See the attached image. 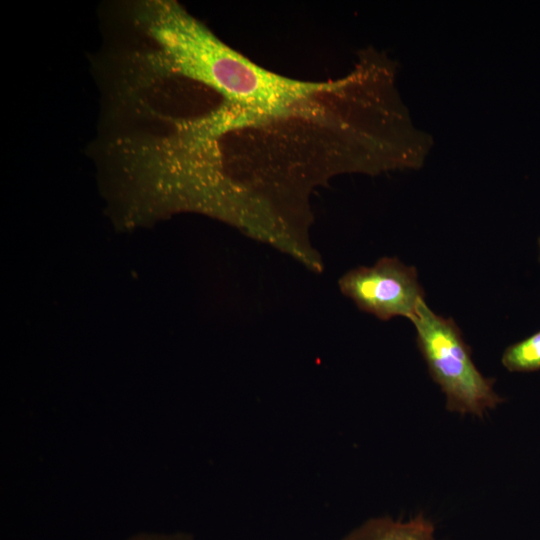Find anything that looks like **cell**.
I'll use <instances>...</instances> for the list:
<instances>
[{"label":"cell","mask_w":540,"mask_h":540,"mask_svg":"<svg viewBox=\"0 0 540 540\" xmlns=\"http://www.w3.org/2000/svg\"><path fill=\"white\" fill-rule=\"evenodd\" d=\"M341 540H437L432 521L422 513L403 521L390 517L372 518Z\"/></svg>","instance_id":"cell-4"},{"label":"cell","mask_w":540,"mask_h":540,"mask_svg":"<svg viewBox=\"0 0 540 540\" xmlns=\"http://www.w3.org/2000/svg\"><path fill=\"white\" fill-rule=\"evenodd\" d=\"M538 243H539V248H540V238H539V240H538Z\"/></svg>","instance_id":"cell-7"},{"label":"cell","mask_w":540,"mask_h":540,"mask_svg":"<svg viewBox=\"0 0 540 540\" xmlns=\"http://www.w3.org/2000/svg\"><path fill=\"white\" fill-rule=\"evenodd\" d=\"M410 321L417 347L430 377L445 395L448 411L483 418L504 401L494 389L495 379L476 367L471 348L452 318L436 314L423 299Z\"/></svg>","instance_id":"cell-2"},{"label":"cell","mask_w":540,"mask_h":540,"mask_svg":"<svg viewBox=\"0 0 540 540\" xmlns=\"http://www.w3.org/2000/svg\"><path fill=\"white\" fill-rule=\"evenodd\" d=\"M502 365L510 372L540 370V330L508 346L502 354Z\"/></svg>","instance_id":"cell-5"},{"label":"cell","mask_w":540,"mask_h":540,"mask_svg":"<svg viewBox=\"0 0 540 540\" xmlns=\"http://www.w3.org/2000/svg\"><path fill=\"white\" fill-rule=\"evenodd\" d=\"M339 287L360 310L384 321L397 316L411 320L425 295L416 268L395 257L349 270Z\"/></svg>","instance_id":"cell-3"},{"label":"cell","mask_w":540,"mask_h":540,"mask_svg":"<svg viewBox=\"0 0 540 540\" xmlns=\"http://www.w3.org/2000/svg\"><path fill=\"white\" fill-rule=\"evenodd\" d=\"M131 540H191L188 536L185 535H174V536H140L133 538Z\"/></svg>","instance_id":"cell-6"},{"label":"cell","mask_w":540,"mask_h":540,"mask_svg":"<svg viewBox=\"0 0 540 540\" xmlns=\"http://www.w3.org/2000/svg\"><path fill=\"white\" fill-rule=\"evenodd\" d=\"M130 49L143 65L219 93L245 116H280L341 83H311L272 73L219 40L178 3L134 2Z\"/></svg>","instance_id":"cell-1"}]
</instances>
